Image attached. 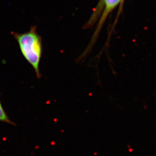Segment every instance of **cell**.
I'll list each match as a JSON object with an SVG mask.
<instances>
[{"label":"cell","mask_w":156,"mask_h":156,"mask_svg":"<svg viewBox=\"0 0 156 156\" xmlns=\"http://www.w3.org/2000/svg\"><path fill=\"white\" fill-rule=\"evenodd\" d=\"M14 36L23 56L33 68L37 78L41 79L39 65L42 55V45L41 38L36 29L33 27L27 33L15 34Z\"/></svg>","instance_id":"cell-1"},{"label":"cell","mask_w":156,"mask_h":156,"mask_svg":"<svg viewBox=\"0 0 156 156\" xmlns=\"http://www.w3.org/2000/svg\"><path fill=\"white\" fill-rule=\"evenodd\" d=\"M123 1V0H101L100 3L98 4L97 8L95 10L94 13L93 15V16L90 20L89 23L87 24V25H89L92 24V23H94L95 21L97 20V17L99 16V14H100L101 9H102L103 8L104 9L103 13H102V16L101 17L100 20L98 23V27L95 32L93 40L97 38L98 33L100 31L101 28L102 27L103 24L106 20V17H108L109 13L111 12L120 4H121Z\"/></svg>","instance_id":"cell-2"},{"label":"cell","mask_w":156,"mask_h":156,"mask_svg":"<svg viewBox=\"0 0 156 156\" xmlns=\"http://www.w3.org/2000/svg\"><path fill=\"white\" fill-rule=\"evenodd\" d=\"M0 122L8 123L12 125H15V123L12 122L11 120L9 119L7 114L6 113L4 109L3 106L1 104V101H0Z\"/></svg>","instance_id":"cell-3"}]
</instances>
